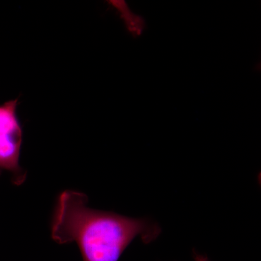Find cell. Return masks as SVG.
<instances>
[{"mask_svg": "<svg viewBox=\"0 0 261 261\" xmlns=\"http://www.w3.org/2000/svg\"><path fill=\"white\" fill-rule=\"evenodd\" d=\"M87 202L82 192H62L51 223L53 240L78 244L84 261H118L137 237L148 244L161 233L159 225L149 220L94 210Z\"/></svg>", "mask_w": 261, "mask_h": 261, "instance_id": "obj_1", "label": "cell"}, {"mask_svg": "<svg viewBox=\"0 0 261 261\" xmlns=\"http://www.w3.org/2000/svg\"><path fill=\"white\" fill-rule=\"evenodd\" d=\"M18 98L0 106V176L10 173L12 181L20 185L27 174L19 163L23 132L17 116Z\"/></svg>", "mask_w": 261, "mask_h": 261, "instance_id": "obj_2", "label": "cell"}, {"mask_svg": "<svg viewBox=\"0 0 261 261\" xmlns=\"http://www.w3.org/2000/svg\"><path fill=\"white\" fill-rule=\"evenodd\" d=\"M194 257H195V261H209L207 257L200 255V254H197V252H195V254H194Z\"/></svg>", "mask_w": 261, "mask_h": 261, "instance_id": "obj_3", "label": "cell"}]
</instances>
